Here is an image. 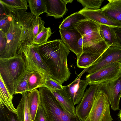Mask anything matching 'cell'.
Masks as SVG:
<instances>
[{
    "label": "cell",
    "instance_id": "1",
    "mask_svg": "<svg viewBox=\"0 0 121 121\" xmlns=\"http://www.w3.org/2000/svg\"><path fill=\"white\" fill-rule=\"evenodd\" d=\"M40 55L49 68L51 77L61 84L69 78L71 73L67 64L69 50L60 39L38 45Z\"/></svg>",
    "mask_w": 121,
    "mask_h": 121
},
{
    "label": "cell",
    "instance_id": "2",
    "mask_svg": "<svg viewBox=\"0 0 121 121\" xmlns=\"http://www.w3.org/2000/svg\"><path fill=\"white\" fill-rule=\"evenodd\" d=\"M24 58L20 49L14 56L0 58V75L8 90L16 94L17 87L27 71Z\"/></svg>",
    "mask_w": 121,
    "mask_h": 121
},
{
    "label": "cell",
    "instance_id": "3",
    "mask_svg": "<svg viewBox=\"0 0 121 121\" xmlns=\"http://www.w3.org/2000/svg\"><path fill=\"white\" fill-rule=\"evenodd\" d=\"M39 89L40 104L48 121H82L76 115L68 111L57 100L50 90L44 87Z\"/></svg>",
    "mask_w": 121,
    "mask_h": 121
},
{
    "label": "cell",
    "instance_id": "4",
    "mask_svg": "<svg viewBox=\"0 0 121 121\" xmlns=\"http://www.w3.org/2000/svg\"><path fill=\"white\" fill-rule=\"evenodd\" d=\"M100 25L88 19L75 24L83 39L82 52H91L97 49L104 40L100 33Z\"/></svg>",
    "mask_w": 121,
    "mask_h": 121
},
{
    "label": "cell",
    "instance_id": "5",
    "mask_svg": "<svg viewBox=\"0 0 121 121\" xmlns=\"http://www.w3.org/2000/svg\"><path fill=\"white\" fill-rule=\"evenodd\" d=\"M19 49L23 56L27 71H37L51 77L50 71L40 55L38 45L22 43L19 45Z\"/></svg>",
    "mask_w": 121,
    "mask_h": 121
},
{
    "label": "cell",
    "instance_id": "6",
    "mask_svg": "<svg viewBox=\"0 0 121 121\" xmlns=\"http://www.w3.org/2000/svg\"><path fill=\"white\" fill-rule=\"evenodd\" d=\"M110 105L106 94L97 89L91 109L84 121H112Z\"/></svg>",
    "mask_w": 121,
    "mask_h": 121
},
{
    "label": "cell",
    "instance_id": "7",
    "mask_svg": "<svg viewBox=\"0 0 121 121\" xmlns=\"http://www.w3.org/2000/svg\"><path fill=\"white\" fill-rule=\"evenodd\" d=\"M22 32V26L15 19L14 15L9 29L6 33L7 45L4 51L0 54V58H9L16 55L19 50Z\"/></svg>",
    "mask_w": 121,
    "mask_h": 121
},
{
    "label": "cell",
    "instance_id": "8",
    "mask_svg": "<svg viewBox=\"0 0 121 121\" xmlns=\"http://www.w3.org/2000/svg\"><path fill=\"white\" fill-rule=\"evenodd\" d=\"M121 74V62H114L107 65L99 70L88 74L86 80L88 85H99L114 79Z\"/></svg>",
    "mask_w": 121,
    "mask_h": 121
},
{
    "label": "cell",
    "instance_id": "9",
    "mask_svg": "<svg viewBox=\"0 0 121 121\" xmlns=\"http://www.w3.org/2000/svg\"><path fill=\"white\" fill-rule=\"evenodd\" d=\"M98 90L107 95L111 108L114 111L119 109L121 97V74L115 78L98 85Z\"/></svg>",
    "mask_w": 121,
    "mask_h": 121
},
{
    "label": "cell",
    "instance_id": "10",
    "mask_svg": "<svg viewBox=\"0 0 121 121\" xmlns=\"http://www.w3.org/2000/svg\"><path fill=\"white\" fill-rule=\"evenodd\" d=\"M121 61V47L110 46L94 65L87 68L86 72H94L111 64Z\"/></svg>",
    "mask_w": 121,
    "mask_h": 121
},
{
    "label": "cell",
    "instance_id": "11",
    "mask_svg": "<svg viewBox=\"0 0 121 121\" xmlns=\"http://www.w3.org/2000/svg\"><path fill=\"white\" fill-rule=\"evenodd\" d=\"M98 86V85H90L75 108L76 115L82 121L85 120L91 109Z\"/></svg>",
    "mask_w": 121,
    "mask_h": 121
},
{
    "label": "cell",
    "instance_id": "12",
    "mask_svg": "<svg viewBox=\"0 0 121 121\" xmlns=\"http://www.w3.org/2000/svg\"><path fill=\"white\" fill-rule=\"evenodd\" d=\"M59 32L61 40L65 45L77 57H79L82 52L78 44L79 40L82 37L80 33L75 28L70 30L60 29Z\"/></svg>",
    "mask_w": 121,
    "mask_h": 121
},
{
    "label": "cell",
    "instance_id": "13",
    "mask_svg": "<svg viewBox=\"0 0 121 121\" xmlns=\"http://www.w3.org/2000/svg\"><path fill=\"white\" fill-rule=\"evenodd\" d=\"M78 12L87 19L100 25L121 28V23L113 20L106 16L103 13L101 8L90 10L83 8Z\"/></svg>",
    "mask_w": 121,
    "mask_h": 121
},
{
    "label": "cell",
    "instance_id": "14",
    "mask_svg": "<svg viewBox=\"0 0 121 121\" xmlns=\"http://www.w3.org/2000/svg\"><path fill=\"white\" fill-rule=\"evenodd\" d=\"M83 71L73 81L66 86L74 105L78 104L81 101L85 93V91L88 84L86 80L80 78Z\"/></svg>",
    "mask_w": 121,
    "mask_h": 121
},
{
    "label": "cell",
    "instance_id": "15",
    "mask_svg": "<svg viewBox=\"0 0 121 121\" xmlns=\"http://www.w3.org/2000/svg\"><path fill=\"white\" fill-rule=\"evenodd\" d=\"M48 16H53L55 18L63 17L67 10L66 4L73 0H45Z\"/></svg>",
    "mask_w": 121,
    "mask_h": 121
},
{
    "label": "cell",
    "instance_id": "16",
    "mask_svg": "<svg viewBox=\"0 0 121 121\" xmlns=\"http://www.w3.org/2000/svg\"><path fill=\"white\" fill-rule=\"evenodd\" d=\"M51 91L57 100L68 111L76 115L75 105L66 86H63L62 89Z\"/></svg>",
    "mask_w": 121,
    "mask_h": 121
},
{
    "label": "cell",
    "instance_id": "17",
    "mask_svg": "<svg viewBox=\"0 0 121 121\" xmlns=\"http://www.w3.org/2000/svg\"><path fill=\"white\" fill-rule=\"evenodd\" d=\"M102 8L104 15L111 19L121 23V0H109Z\"/></svg>",
    "mask_w": 121,
    "mask_h": 121
},
{
    "label": "cell",
    "instance_id": "18",
    "mask_svg": "<svg viewBox=\"0 0 121 121\" xmlns=\"http://www.w3.org/2000/svg\"><path fill=\"white\" fill-rule=\"evenodd\" d=\"M0 106L2 108L5 106L12 112L16 114V109L12 102L13 96L9 92L1 77L0 76Z\"/></svg>",
    "mask_w": 121,
    "mask_h": 121
},
{
    "label": "cell",
    "instance_id": "19",
    "mask_svg": "<svg viewBox=\"0 0 121 121\" xmlns=\"http://www.w3.org/2000/svg\"><path fill=\"white\" fill-rule=\"evenodd\" d=\"M12 13L15 19L22 27L21 39L33 25L36 17L31 13L27 12L25 11H20Z\"/></svg>",
    "mask_w": 121,
    "mask_h": 121
},
{
    "label": "cell",
    "instance_id": "20",
    "mask_svg": "<svg viewBox=\"0 0 121 121\" xmlns=\"http://www.w3.org/2000/svg\"><path fill=\"white\" fill-rule=\"evenodd\" d=\"M115 28L100 25V34L103 40L109 46H114L121 47L116 32Z\"/></svg>",
    "mask_w": 121,
    "mask_h": 121
},
{
    "label": "cell",
    "instance_id": "21",
    "mask_svg": "<svg viewBox=\"0 0 121 121\" xmlns=\"http://www.w3.org/2000/svg\"><path fill=\"white\" fill-rule=\"evenodd\" d=\"M44 24L41 17H36L33 25L21 39L19 45L22 43H31L34 39L44 27Z\"/></svg>",
    "mask_w": 121,
    "mask_h": 121
},
{
    "label": "cell",
    "instance_id": "22",
    "mask_svg": "<svg viewBox=\"0 0 121 121\" xmlns=\"http://www.w3.org/2000/svg\"><path fill=\"white\" fill-rule=\"evenodd\" d=\"M21 99L17 109L16 114L18 121H33L28 106L27 92L22 93Z\"/></svg>",
    "mask_w": 121,
    "mask_h": 121
},
{
    "label": "cell",
    "instance_id": "23",
    "mask_svg": "<svg viewBox=\"0 0 121 121\" xmlns=\"http://www.w3.org/2000/svg\"><path fill=\"white\" fill-rule=\"evenodd\" d=\"M27 99L28 107L33 121L41 102L40 95L37 89L27 92Z\"/></svg>",
    "mask_w": 121,
    "mask_h": 121
},
{
    "label": "cell",
    "instance_id": "24",
    "mask_svg": "<svg viewBox=\"0 0 121 121\" xmlns=\"http://www.w3.org/2000/svg\"><path fill=\"white\" fill-rule=\"evenodd\" d=\"M102 54L82 52L79 56L77 57V66L80 68H88L95 64Z\"/></svg>",
    "mask_w": 121,
    "mask_h": 121
},
{
    "label": "cell",
    "instance_id": "25",
    "mask_svg": "<svg viewBox=\"0 0 121 121\" xmlns=\"http://www.w3.org/2000/svg\"><path fill=\"white\" fill-rule=\"evenodd\" d=\"M26 0H0L1 4L10 13H14L20 11H26L28 5Z\"/></svg>",
    "mask_w": 121,
    "mask_h": 121
},
{
    "label": "cell",
    "instance_id": "26",
    "mask_svg": "<svg viewBox=\"0 0 121 121\" xmlns=\"http://www.w3.org/2000/svg\"><path fill=\"white\" fill-rule=\"evenodd\" d=\"M47 76L37 71H30L28 78V91L43 87L46 82Z\"/></svg>",
    "mask_w": 121,
    "mask_h": 121
},
{
    "label": "cell",
    "instance_id": "27",
    "mask_svg": "<svg viewBox=\"0 0 121 121\" xmlns=\"http://www.w3.org/2000/svg\"><path fill=\"white\" fill-rule=\"evenodd\" d=\"M87 19L78 12L71 14L65 18L59 26V29L70 30L74 28L75 24Z\"/></svg>",
    "mask_w": 121,
    "mask_h": 121
},
{
    "label": "cell",
    "instance_id": "28",
    "mask_svg": "<svg viewBox=\"0 0 121 121\" xmlns=\"http://www.w3.org/2000/svg\"><path fill=\"white\" fill-rule=\"evenodd\" d=\"M31 13L36 17L46 12V4L45 0H28Z\"/></svg>",
    "mask_w": 121,
    "mask_h": 121
},
{
    "label": "cell",
    "instance_id": "29",
    "mask_svg": "<svg viewBox=\"0 0 121 121\" xmlns=\"http://www.w3.org/2000/svg\"><path fill=\"white\" fill-rule=\"evenodd\" d=\"M50 27H44L32 41L31 43L39 45L46 43L52 34Z\"/></svg>",
    "mask_w": 121,
    "mask_h": 121
},
{
    "label": "cell",
    "instance_id": "30",
    "mask_svg": "<svg viewBox=\"0 0 121 121\" xmlns=\"http://www.w3.org/2000/svg\"><path fill=\"white\" fill-rule=\"evenodd\" d=\"M30 71H27L20 81L16 88L15 94H20L28 91L29 83L28 78Z\"/></svg>",
    "mask_w": 121,
    "mask_h": 121
},
{
    "label": "cell",
    "instance_id": "31",
    "mask_svg": "<svg viewBox=\"0 0 121 121\" xmlns=\"http://www.w3.org/2000/svg\"><path fill=\"white\" fill-rule=\"evenodd\" d=\"M81 3L84 8L90 10L99 9L104 0H77Z\"/></svg>",
    "mask_w": 121,
    "mask_h": 121
},
{
    "label": "cell",
    "instance_id": "32",
    "mask_svg": "<svg viewBox=\"0 0 121 121\" xmlns=\"http://www.w3.org/2000/svg\"><path fill=\"white\" fill-rule=\"evenodd\" d=\"M43 87L51 91H55L63 88V86L60 82L49 76H47L45 83Z\"/></svg>",
    "mask_w": 121,
    "mask_h": 121
},
{
    "label": "cell",
    "instance_id": "33",
    "mask_svg": "<svg viewBox=\"0 0 121 121\" xmlns=\"http://www.w3.org/2000/svg\"><path fill=\"white\" fill-rule=\"evenodd\" d=\"M0 121H18L16 114L9 111L5 106L0 108Z\"/></svg>",
    "mask_w": 121,
    "mask_h": 121
},
{
    "label": "cell",
    "instance_id": "34",
    "mask_svg": "<svg viewBox=\"0 0 121 121\" xmlns=\"http://www.w3.org/2000/svg\"><path fill=\"white\" fill-rule=\"evenodd\" d=\"M14 17L12 13H10L3 18L0 19V30L6 33L10 28Z\"/></svg>",
    "mask_w": 121,
    "mask_h": 121
},
{
    "label": "cell",
    "instance_id": "35",
    "mask_svg": "<svg viewBox=\"0 0 121 121\" xmlns=\"http://www.w3.org/2000/svg\"><path fill=\"white\" fill-rule=\"evenodd\" d=\"M34 121H48L43 109L40 104L38 109Z\"/></svg>",
    "mask_w": 121,
    "mask_h": 121
},
{
    "label": "cell",
    "instance_id": "36",
    "mask_svg": "<svg viewBox=\"0 0 121 121\" xmlns=\"http://www.w3.org/2000/svg\"><path fill=\"white\" fill-rule=\"evenodd\" d=\"M7 43L6 33L0 30V54L5 50Z\"/></svg>",
    "mask_w": 121,
    "mask_h": 121
},
{
    "label": "cell",
    "instance_id": "37",
    "mask_svg": "<svg viewBox=\"0 0 121 121\" xmlns=\"http://www.w3.org/2000/svg\"><path fill=\"white\" fill-rule=\"evenodd\" d=\"M0 19L3 18L8 15L10 13L5 7L0 3Z\"/></svg>",
    "mask_w": 121,
    "mask_h": 121
},
{
    "label": "cell",
    "instance_id": "38",
    "mask_svg": "<svg viewBox=\"0 0 121 121\" xmlns=\"http://www.w3.org/2000/svg\"><path fill=\"white\" fill-rule=\"evenodd\" d=\"M115 29L119 43L121 46V28H116Z\"/></svg>",
    "mask_w": 121,
    "mask_h": 121
},
{
    "label": "cell",
    "instance_id": "39",
    "mask_svg": "<svg viewBox=\"0 0 121 121\" xmlns=\"http://www.w3.org/2000/svg\"><path fill=\"white\" fill-rule=\"evenodd\" d=\"M83 39L82 37L80 38L78 42V44L79 48L82 50Z\"/></svg>",
    "mask_w": 121,
    "mask_h": 121
},
{
    "label": "cell",
    "instance_id": "40",
    "mask_svg": "<svg viewBox=\"0 0 121 121\" xmlns=\"http://www.w3.org/2000/svg\"><path fill=\"white\" fill-rule=\"evenodd\" d=\"M120 121H121V109L119 111L118 115Z\"/></svg>",
    "mask_w": 121,
    "mask_h": 121
},
{
    "label": "cell",
    "instance_id": "41",
    "mask_svg": "<svg viewBox=\"0 0 121 121\" xmlns=\"http://www.w3.org/2000/svg\"></svg>",
    "mask_w": 121,
    "mask_h": 121
}]
</instances>
